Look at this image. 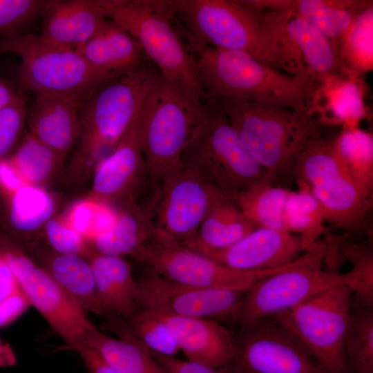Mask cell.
<instances>
[{"mask_svg": "<svg viewBox=\"0 0 373 373\" xmlns=\"http://www.w3.org/2000/svg\"><path fill=\"white\" fill-rule=\"evenodd\" d=\"M107 318L108 326L118 338L95 327L88 333L86 341L117 373H169L133 334L125 319L115 316Z\"/></svg>", "mask_w": 373, "mask_h": 373, "instance_id": "27", "label": "cell"}, {"mask_svg": "<svg viewBox=\"0 0 373 373\" xmlns=\"http://www.w3.org/2000/svg\"><path fill=\"white\" fill-rule=\"evenodd\" d=\"M290 192L273 182L261 181L241 192L233 202L256 228L285 230L284 212Z\"/></svg>", "mask_w": 373, "mask_h": 373, "instance_id": "31", "label": "cell"}, {"mask_svg": "<svg viewBox=\"0 0 373 373\" xmlns=\"http://www.w3.org/2000/svg\"><path fill=\"white\" fill-rule=\"evenodd\" d=\"M157 314L187 361L214 368L225 367L231 362L235 353L234 334L220 322Z\"/></svg>", "mask_w": 373, "mask_h": 373, "instance_id": "20", "label": "cell"}, {"mask_svg": "<svg viewBox=\"0 0 373 373\" xmlns=\"http://www.w3.org/2000/svg\"><path fill=\"white\" fill-rule=\"evenodd\" d=\"M345 355L346 373H373V307L352 300Z\"/></svg>", "mask_w": 373, "mask_h": 373, "instance_id": "36", "label": "cell"}, {"mask_svg": "<svg viewBox=\"0 0 373 373\" xmlns=\"http://www.w3.org/2000/svg\"><path fill=\"white\" fill-rule=\"evenodd\" d=\"M49 0H0V39L19 32L41 18Z\"/></svg>", "mask_w": 373, "mask_h": 373, "instance_id": "41", "label": "cell"}, {"mask_svg": "<svg viewBox=\"0 0 373 373\" xmlns=\"http://www.w3.org/2000/svg\"><path fill=\"white\" fill-rule=\"evenodd\" d=\"M188 47L208 99L269 104L309 114L315 79L274 69L245 51Z\"/></svg>", "mask_w": 373, "mask_h": 373, "instance_id": "1", "label": "cell"}, {"mask_svg": "<svg viewBox=\"0 0 373 373\" xmlns=\"http://www.w3.org/2000/svg\"><path fill=\"white\" fill-rule=\"evenodd\" d=\"M26 113V103L21 96L0 110V160L7 157L18 146Z\"/></svg>", "mask_w": 373, "mask_h": 373, "instance_id": "42", "label": "cell"}, {"mask_svg": "<svg viewBox=\"0 0 373 373\" xmlns=\"http://www.w3.org/2000/svg\"><path fill=\"white\" fill-rule=\"evenodd\" d=\"M359 77L352 74L318 77L309 114L326 126L359 127L361 121L366 116L363 88Z\"/></svg>", "mask_w": 373, "mask_h": 373, "instance_id": "23", "label": "cell"}, {"mask_svg": "<svg viewBox=\"0 0 373 373\" xmlns=\"http://www.w3.org/2000/svg\"><path fill=\"white\" fill-rule=\"evenodd\" d=\"M30 304L19 287L16 291L0 300V328L20 317Z\"/></svg>", "mask_w": 373, "mask_h": 373, "instance_id": "45", "label": "cell"}, {"mask_svg": "<svg viewBox=\"0 0 373 373\" xmlns=\"http://www.w3.org/2000/svg\"><path fill=\"white\" fill-rule=\"evenodd\" d=\"M26 184L9 157L0 160V191L3 195L9 196Z\"/></svg>", "mask_w": 373, "mask_h": 373, "instance_id": "46", "label": "cell"}, {"mask_svg": "<svg viewBox=\"0 0 373 373\" xmlns=\"http://www.w3.org/2000/svg\"><path fill=\"white\" fill-rule=\"evenodd\" d=\"M7 197V223L17 234L37 231L51 219L55 209L52 196L39 186L26 184Z\"/></svg>", "mask_w": 373, "mask_h": 373, "instance_id": "34", "label": "cell"}, {"mask_svg": "<svg viewBox=\"0 0 373 373\" xmlns=\"http://www.w3.org/2000/svg\"><path fill=\"white\" fill-rule=\"evenodd\" d=\"M88 258L106 316L126 319L140 309L138 283L128 262L124 257L96 252Z\"/></svg>", "mask_w": 373, "mask_h": 373, "instance_id": "26", "label": "cell"}, {"mask_svg": "<svg viewBox=\"0 0 373 373\" xmlns=\"http://www.w3.org/2000/svg\"><path fill=\"white\" fill-rule=\"evenodd\" d=\"M76 51L95 68L119 76L147 60L137 40L111 19Z\"/></svg>", "mask_w": 373, "mask_h": 373, "instance_id": "25", "label": "cell"}, {"mask_svg": "<svg viewBox=\"0 0 373 373\" xmlns=\"http://www.w3.org/2000/svg\"><path fill=\"white\" fill-rule=\"evenodd\" d=\"M353 291L325 289L276 317L302 341L327 373H346L345 338Z\"/></svg>", "mask_w": 373, "mask_h": 373, "instance_id": "11", "label": "cell"}, {"mask_svg": "<svg viewBox=\"0 0 373 373\" xmlns=\"http://www.w3.org/2000/svg\"><path fill=\"white\" fill-rule=\"evenodd\" d=\"M117 217L118 212L107 202L94 198L74 204L66 223L86 240L93 242L110 231Z\"/></svg>", "mask_w": 373, "mask_h": 373, "instance_id": "39", "label": "cell"}, {"mask_svg": "<svg viewBox=\"0 0 373 373\" xmlns=\"http://www.w3.org/2000/svg\"><path fill=\"white\" fill-rule=\"evenodd\" d=\"M218 104L250 154L278 180L291 175L298 157L326 127L314 115L286 107L254 102Z\"/></svg>", "mask_w": 373, "mask_h": 373, "instance_id": "3", "label": "cell"}, {"mask_svg": "<svg viewBox=\"0 0 373 373\" xmlns=\"http://www.w3.org/2000/svg\"><path fill=\"white\" fill-rule=\"evenodd\" d=\"M305 251L298 235L282 229L258 227L226 249L201 254L233 269L254 271L284 267Z\"/></svg>", "mask_w": 373, "mask_h": 373, "instance_id": "17", "label": "cell"}, {"mask_svg": "<svg viewBox=\"0 0 373 373\" xmlns=\"http://www.w3.org/2000/svg\"><path fill=\"white\" fill-rule=\"evenodd\" d=\"M148 203L155 236L185 245L212 207L226 198L193 169L180 164L166 173Z\"/></svg>", "mask_w": 373, "mask_h": 373, "instance_id": "12", "label": "cell"}, {"mask_svg": "<svg viewBox=\"0 0 373 373\" xmlns=\"http://www.w3.org/2000/svg\"><path fill=\"white\" fill-rule=\"evenodd\" d=\"M76 352L82 358L88 373H117L106 359L88 343Z\"/></svg>", "mask_w": 373, "mask_h": 373, "instance_id": "47", "label": "cell"}, {"mask_svg": "<svg viewBox=\"0 0 373 373\" xmlns=\"http://www.w3.org/2000/svg\"><path fill=\"white\" fill-rule=\"evenodd\" d=\"M140 109L114 149L96 164L92 182L95 198L105 202L119 198L146 178L140 140Z\"/></svg>", "mask_w": 373, "mask_h": 373, "instance_id": "19", "label": "cell"}, {"mask_svg": "<svg viewBox=\"0 0 373 373\" xmlns=\"http://www.w3.org/2000/svg\"><path fill=\"white\" fill-rule=\"evenodd\" d=\"M154 235L149 204L142 207L131 200L126 209L118 212L112 229L92 242L93 251L104 255L133 257Z\"/></svg>", "mask_w": 373, "mask_h": 373, "instance_id": "28", "label": "cell"}, {"mask_svg": "<svg viewBox=\"0 0 373 373\" xmlns=\"http://www.w3.org/2000/svg\"><path fill=\"white\" fill-rule=\"evenodd\" d=\"M260 12L282 32L309 76L317 78L328 74H348L329 39L311 23L288 10Z\"/></svg>", "mask_w": 373, "mask_h": 373, "instance_id": "22", "label": "cell"}, {"mask_svg": "<svg viewBox=\"0 0 373 373\" xmlns=\"http://www.w3.org/2000/svg\"><path fill=\"white\" fill-rule=\"evenodd\" d=\"M227 365L236 373H327L302 341L276 317L239 327Z\"/></svg>", "mask_w": 373, "mask_h": 373, "instance_id": "13", "label": "cell"}, {"mask_svg": "<svg viewBox=\"0 0 373 373\" xmlns=\"http://www.w3.org/2000/svg\"><path fill=\"white\" fill-rule=\"evenodd\" d=\"M125 320L133 334L151 352L175 356L180 352L171 332L157 313L140 309Z\"/></svg>", "mask_w": 373, "mask_h": 373, "instance_id": "40", "label": "cell"}, {"mask_svg": "<svg viewBox=\"0 0 373 373\" xmlns=\"http://www.w3.org/2000/svg\"><path fill=\"white\" fill-rule=\"evenodd\" d=\"M148 269V268H147ZM140 309L166 316L234 323L246 291L186 285L148 269L137 280Z\"/></svg>", "mask_w": 373, "mask_h": 373, "instance_id": "16", "label": "cell"}, {"mask_svg": "<svg viewBox=\"0 0 373 373\" xmlns=\"http://www.w3.org/2000/svg\"><path fill=\"white\" fill-rule=\"evenodd\" d=\"M180 164L233 201L261 181L276 183L248 151L222 106L208 99L203 119L184 147Z\"/></svg>", "mask_w": 373, "mask_h": 373, "instance_id": "5", "label": "cell"}, {"mask_svg": "<svg viewBox=\"0 0 373 373\" xmlns=\"http://www.w3.org/2000/svg\"><path fill=\"white\" fill-rule=\"evenodd\" d=\"M133 258L174 282L198 287L247 291L281 268L245 271L223 265L184 245L154 236Z\"/></svg>", "mask_w": 373, "mask_h": 373, "instance_id": "15", "label": "cell"}, {"mask_svg": "<svg viewBox=\"0 0 373 373\" xmlns=\"http://www.w3.org/2000/svg\"><path fill=\"white\" fill-rule=\"evenodd\" d=\"M111 19L137 40L168 82L194 98L208 99L170 0H118Z\"/></svg>", "mask_w": 373, "mask_h": 373, "instance_id": "6", "label": "cell"}, {"mask_svg": "<svg viewBox=\"0 0 373 373\" xmlns=\"http://www.w3.org/2000/svg\"><path fill=\"white\" fill-rule=\"evenodd\" d=\"M19 96L8 82L0 79V110L10 104Z\"/></svg>", "mask_w": 373, "mask_h": 373, "instance_id": "49", "label": "cell"}, {"mask_svg": "<svg viewBox=\"0 0 373 373\" xmlns=\"http://www.w3.org/2000/svg\"><path fill=\"white\" fill-rule=\"evenodd\" d=\"M82 103L61 95L37 94L27 107L29 133L65 158L79 136Z\"/></svg>", "mask_w": 373, "mask_h": 373, "instance_id": "21", "label": "cell"}, {"mask_svg": "<svg viewBox=\"0 0 373 373\" xmlns=\"http://www.w3.org/2000/svg\"><path fill=\"white\" fill-rule=\"evenodd\" d=\"M298 189L291 191L284 212L285 229L298 235L307 250L327 233L323 209L307 184L296 181Z\"/></svg>", "mask_w": 373, "mask_h": 373, "instance_id": "33", "label": "cell"}, {"mask_svg": "<svg viewBox=\"0 0 373 373\" xmlns=\"http://www.w3.org/2000/svg\"><path fill=\"white\" fill-rule=\"evenodd\" d=\"M189 47L242 50L261 63L296 75L281 46L259 15L234 0H170Z\"/></svg>", "mask_w": 373, "mask_h": 373, "instance_id": "2", "label": "cell"}, {"mask_svg": "<svg viewBox=\"0 0 373 373\" xmlns=\"http://www.w3.org/2000/svg\"><path fill=\"white\" fill-rule=\"evenodd\" d=\"M0 254L30 305L66 343L75 351L86 344L87 334L95 326L51 276L8 239L0 238Z\"/></svg>", "mask_w": 373, "mask_h": 373, "instance_id": "14", "label": "cell"}, {"mask_svg": "<svg viewBox=\"0 0 373 373\" xmlns=\"http://www.w3.org/2000/svg\"><path fill=\"white\" fill-rule=\"evenodd\" d=\"M19 289L17 279L5 258L0 254V300Z\"/></svg>", "mask_w": 373, "mask_h": 373, "instance_id": "48", "label": "cell"}, {"mask_svg": "<svg viewBox=\"0 0 373 373\" xmlns=\"http://www.w3.org/2000/svg\"><path fill=\"white\" fill-rule=\"evenodd\" d=\"M44 231L48 243L56 253L89 257L95 252L90 250L84 237L59 220H49Z\"/></svg>", "mask_w": 373, "mask_h": 373, "instance_id": "43", "label": "cell"}, {"mask_svg": "<svg viewBox=\"0 0 373 373\" xmlns=\"http://www.w3.org/2000/svg\"><path fill=\"white\" fill-rule=\"evenodd\" d=\"M324 241L305 251L287 268L265 277L245 293L234 323L242 327L286 312L314 295L352 280L347 272L332 273L323 267Z\"/></svg>", "mask_w": 373, "mask_h": 373, "instance_id": "10", "label": "cell"}, {"mask_svg": "<svg viewBox=\"0 0 373 373\" xmlns=\"http://www.w3.org/2000/svg\"><path fill=\"white\" fill-rule=\"evenodd\" d=\"M206 102L176 88L160 73L151 83L140 108V140L146 183L153 191L180 164L182 151L203 119Z\"/></svg>", "mask_w": 373, "mask_h": 373, "instance_id": "4", "label": "cell"}, {"mask_svg": "<svg viewBox=\"0 0 373 373\" xmlns=\"http://www.w3.org/2000/svg\"><path fill=\"white\" fill-rule=\"evenodd\" d=\"M372 1L350 0H247L254 11L285 10L316 26L331 41L333 48L355 17Z\"/></svg>", "mask_w": 373, "mask_h": 373, "instance_id": "24", "label": "cell"}, {"mask_svg": "<svg viewBox=\"0 0 373 373\" xmlns=\"http://www.w3.org/2000/svg\"><path fill=\"white\" fill-rule=\"evenodd\" d=\"M155 360L169 373H236L227 366L214 368L187 360H180L175 356H166L152 352Z\"/></svg>", "mask_w": 373, "mask_h": 373, "instance_id": "44", "label": "cell"}, {"mask_svg": "<svg viewBox=\"0 0 373 373\" xmlns=\"http://www.w3.org/2000/svg\"><path fill=\"white\" fill-rule=\"evenodd\" d=\"M337 155L355 182L368 196L373 191V135L359 127L341 128L335 136Z\"/></svg>", "mask_w": 373, "mask_h": 373, "instance_id": "35", "label": "cell"}, {"mask_svg": "<svg viewBox=\"0 0 373 373\" xmlns=\"http://www.w3.org/2000/svg\"><path fill=\"white\" fill-rule=\"evenodd\" d=\"M255 228L233 201L224 198L210 210L194 238L184 245L200 253L224 249Z\"/></svg>", "mask_w": 373, "mask_h": 373, "instance_id": "30", "label": "cell"}, {"mask_svg": "<svg viewBox=\"0 0 373 373\" xmlns=\"http://www.w3.org/2000/svg\"><path fill=\"white\" fill-rule=\"evenodd\" d=\"M118 0H49L41 17L43 39L77 50L107 19Z\"/></svg>", "mask_w": 373, "mask_h": 373, "instance_id": "18", "label": "cell"}, {"mask_svg": "<svg viewBox=\"0 0 373 373\" xmlns=\"http://www.w3.org/2000/svg\"><path fill=\"white\" fill-rule=\"evenodd\" d=\"M158 73L147 59L137 68L111 79L83 102L76 160L91 166L114 149L137 115Z\"/></svg>", "mask_w": 373, "mask_h": 373, "instance_id": "7", "label": "cell"}, {"mask_svg": "<svg viewBox=\"0 0 373 373\" xmlns=\"http://www.w3.org/2000/svg\"><path fill=\"white\" fill-rule=\"evenodd\" d=\"M334 50L347 73L361 76L372 70V3L355 17L336 41Z\"/></svg>", "mask_w": 373, "mask_h": 373, "instance_id": "32", "label": "cell"}, {"mask_svg": "<svg viewBox=\"0 0 373 373\" xmlns=\"http://www.w3.org/2000/svg\"><path fill=\"white\" fill-rule=\"evenodd\" d=\"M9 158L26 182L36 186L46 182L64 160L29 132Z\"/></svg>", "mask_w": 373, "mask_h": 373, "instance_id": "37", "label": "cell"}, {"mask_svg": "<svg viewBox=\"0 0 373 373\" xmlns=\"http://www.w3.org/2000/svg\"><path fill=\"white\" fill-rule=\"evenodd\" d=\"M15 361L16 358L11 347L0 339V365L2 367L12 365Z\"/></svg>", "mask_w": 373, "mask_h": 373, "instance_id": "50", "label": "cell"}, {"mask_svg": "<svg viewBox=\"0 0 373 373\" xmlns=\"http://www.w3.org/2000/svg\"><path fill=\"white\" fill-rule=\"evenodd\" d=\"M46 266L44 269L83 311L106 316L89 260L79 255L54 251L46 258Z\"/></svg>", "mask_w": 373, "mask_h": 373, "instance_id": "29", "label": "cell"}, {"mask_svg": "<svg viewBox=\"0 0 373 373\" xmlns=\"http://www.w3.org/2000/svg\"><path fill=\"white\" fill-rule=\"evenodd\" d=\"M338 246L344 262H349L347 271L352 280L353 301L373 307V251L365 242H354L344 235L338 236Z\"/></svg>", "mask_w": 373, "mask_h": 373, "instance_id": "38", "label": "cell"}, {"mask_svg": "<svg viewBox=\"0 0 373 373\" xmlns=\"http://www.w3.org/2000/svg\"><path fill=\"white\" fill-rule=\"evenodd\" d=\"M334 138L313 139L297 159L291 175L307 185L320 203L325 222L347 232L361 231L372 207L337 155Z\"/></svg>", "mask_w": 373, "mask_h": 373, "instance_id": "9", "label": "cell"}, {"mask_svg": "<svg viewBox=\"0 0 373 373\" xmlns=\"http://www.w3.org/2000/svg\"><path fill=\"white\" fill-rule=\"evenodd\" d=\"M6 52L19 57V82L37 94L84 102L119 77L95 68L76 50L51 44L39 35L19 32L0 39V54Z\"/></svg>", "mask_w": 373, "mask_h": 373, "instance_id": "8", "label": "cell"}]
</instances>
